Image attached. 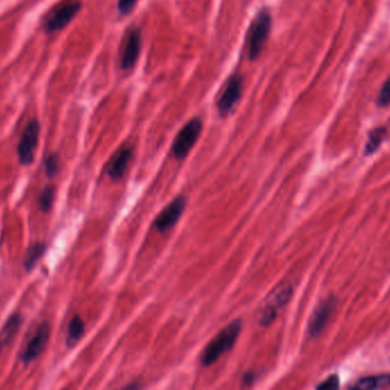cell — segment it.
<instances>
[{
    "mask_svg": "<svg viewBox=\"0 0 390 390\" xmlns=\"http://www.w3.org/2000/svg\"><path fill=\"white\" fill-rule=\"evenodd\" d=\"M242 330V323L237 320L230 323L226 328L221 330L215 338L210 341L203 351L201 362L203 365L210 366L221 358L225 353L232 349L237 342L239 335Z\"/></svg>",
    "mask_w": 390,
    "mask_h": 390,
    "instance_id": "cell-1",
    "label": "cell"
},
{
    "mask_svg": "<svg viewBox=\"0 0 390 390\" xmlns=\"http://www.w3.org/2000/svg\"><path fill=\"white\" fill-rule=\"evenodd\" d=\"M293 289L290 283L283 282L277 284L265 299L261 308L259 323L261 326H268L277 319V314L289 302Z\"/></svg>",
    "mask_w": 390,
    "mask_h": 390,
    "instance_id": "cell-2",
    "label": "cell"
},
{
    "mask_svg": "<svg viewBox=\"0 0 390 390\" xmlns=\"http://www.w3.org/2000/svg\"><path fill=\"white\" fill-rule=\"evenodd\" d=\"M270 27H272V18H270V11L264 8L258 13V15L256 16L250 27L249 36H248V54L250 60L258 57L265 43L267 41Z\"/></svg>",
    "mask_w": 390,
    "mask_h": 390,
    "instance_id": "cell-3",
    "label": "cell"
},
{
    "mask_svg": "<svg viewBox=\"0 0 390 390\" xmlns=\"http://www.w3.org/2000/svg\"><path fill=\"white\" fill-rule=\"evenodd\" d=\"M202 132V121L200 119H192L181 128L179 135L172 144V155L176 160H183L188 157L190 151L197 143Z\"/></svg>",
    "mask_w": 390,
    "mask_h": 390,
    "instance_id": "cell-4",
    "label": "cell"
},
{
    "mask_svg": "<svg viewBox=\"0 0 390 390\" xmlns=\"http://www.w3.org/2000/svg\"><path fill=\"white\" fill-rule=\"evenodd\" d=\"M41 137V123L37 119H31L25 127L18 145L19 161L23 166H29L34 162V153L37 151Z\"/></svg>",
    "mask_w": 390,
    "mask_h": 390,
    "instance_id": "cell-5",
    "label": "cell"
},
{
    "mask_svg": "<svg viewBox=\"0 0 390 390\" xmlns=\"http://www.w3.org/2000/svg\"><path fill=\"white\" fill-rule=\"evenodd\" d=\"M81 7V4L79 0H65L54 7L45 22V29L47 32H56L65 28L79 13Z\"/></svg>",
    "mask_w": 390,
    "mask_h": 390,
    "instance_id": "cell-6",
    "label": "cell"
},
{
    "mask_svg": "<svg viewBox=\"0 0 390 390\" xmlns=\"http://www.w3.org/2000/svg\"><path fill=\"white\" fill-rule=\"evenodd\" d=\"M243 79L240 74H234L226 83L221 97L217 102V108L221 116H228L233 110L242 94Z\"/></svg>",
    "mask_w": 390,
    "mask_h": 390,
    "instance_id": "cell-7",
    "label": "cell"
},
{
    "mask_svg": "<svg viewBox=\"0 0 390 390\" xmlns=\"http://www.w3.org/2000/svg\"><path fill=\"white\" fill-rule=\"evenodd\" d=\"M335 307H337V300L335 297L326 298L317 306L310 317L309 326H308L310 337L316 338L324 331L326 324L329 323L330 319L335 313Z\"/></svg>",
    "mask_w": 390,
    "mask_h": 390,
    "instance_id": "cell-8",
    "label": "cell"
},
{
    "mask_svg": "<svg viewBox=\"0 0 390 390\" xmlns=\"http://www.w3.org/2000/svg\"><path fill=\"white\" fill-rule=\"evenodd\" d=\"M50 326L47 322L41 323L38 326L37 331L34 332V337L29 341L27 347L22 353V362L25 364H30L32 361L39 357L43 349L46 347L48 339H50Z\"/></svg>",
    "mask_w": 390,
    "mask_h": 390,
    "instance_id": "cell-9",
    "label": "cell"
},
{
    "mask_svg": "<svg viewBox=\"0 0 390 390\" xmlns=\"http://www.w3.org/2000/svg\"><path fill=\"white\" fill-rule=\"evenodd\" d=\"M186 208L185 197H176L175 200L170 202L168 206L160 212L157 219L154 221V228L161 233L174 228L177 221L181 218V214Z\"/></svg>",
    "mask_w": 390,
    "mask_h": 390,
    "instance_id": "cell-10",
    "label": "cell"
},
{
    "mask_svg": "<svg viewBox=\"0 0 390 390\" xmlns=\"http://www.w3.org/2000/svg\"><path fill=\"white\" fill-rule=\"evenodd\" d=\"M141 37L139 29H132L123 41L121 68L130 70L135 65L141 52Z\"/></svg>",
    "mask_w": 390,
    "mask_h": 390,
    "instance_id": "cell-11",
    "label": "cell"
},
{
    "mask_svg": "<svg viewBox=\"0 0 390 390\" xmlns=\"http://www.w3.org/2000/svg\"><path fill=\"white\" fill-rule=\"evenodd\" d=\"M132 148L130 146H123L114 154L108 165V175L113 181H119L125 175L128 165L132 160Z\"/></svg>",
    "mask_w": 390,
    "mask_h": 390,
    "instance_id": "cell-12",
    "label": "cell"
},
{
    "mask_svg": "<svg viewBox=\"0 0 390 390\" xmlns=\"http://www.w3.org/2000/svg\"><path fill=\"white\" fill-rule=\"evenodd\" d=\"M22 319L21 314L14 313L12 316L4 324L3 329L0 330V354L14 340L18 332L21 328Z\"/></svg>",
    "mask_w": 390,
    "mask_h": 390,
    "instance_id": "cell-13",
    "label": "cell"
},
{
    "mask_svg": "<svg viewBox=\"0 0 390 390\" xmlns=\"http://www.w3.org/2000/svg\"><path fill=\"white\" fill-rule=\"evenodd\" d=\"M46 250L47 246L43 242L34 243L32 246H29L25 256V270L30 272V270H34V266L43 258Z\"/></svg>",
    "mask_w": 390,
    "mask_h": 390,
    "instance_id": "cell-14",
    "label": "cell"
},
{
    "mask_svg": "<svg viewBox=\"0 0 390 390\" xmlns=\"http://www.w3.org/2000/svg\"><path fill=\"white\" fill-rule=\"evenodd\" d=\"M387 136L388 130L384 127H378V128L372 130L370 132L369 137H368V141H366L365 144L366 155H370V154L377 152L378 148H380L381 144L384 143V139H387Z\"/></svg>",
    "mask_w": 390,
    "mask_h": 390,
    "instance_id": "cell-15",
    "label": "cell"
},
{
    "mask_svg": "<svg viewBox=\"0 0 390 390\" xmlns=\"http://www.w3.org/2000/svg\"><path fill=\"white\" fill-rule=\"evenodd\" d=\"M85 333V323L79 316H74L69 324L68 339L67 344L69 347H72L77 344L78 341L83 338Z\"/></svg>",
    "mask_w": 390,
    "mask_h": 390,
    "instance_id": "cell-16",
    "label": "cell"
},
{
    "mask_svg": "<svg viewBox=\"0 0 390 390\" xmlns=\"http://www.w3.org/2000/svg\"><path fill=\"white\" fill-rule=\"evenodd\" d=\"M382 379L381 377H365L357 381L348 390H375L380 386Z\"/></svg>",
    "mask_w": 390,
    "mask_h": 390,
    "instance_id": "cell-17",
    "label": "cell"
},
{
    "mask_svg": "<svg viewBox=\"0 0 390 390\" xmlns=\"http://www.w3.org/2000/svg\"><path fill=\"white\" fill-rule=\"evenodd\" d=\"M43 166H45V172H46L48 179H53L57 175L60 169V157L56 153H50L43 160Z\"/></svg>",
    "mask_w": 390,
    "mask_h": 390,
    "instance_id": "cell-18",
    "label": "cell"
},
{
    "mask_svg": "<svg viewBox=\"0 0 390 390\" xmlns=\"http://www.w3.org/2000/svg\"><path fill=\"white\" fill-rule=\"evenodd\" d=\"M54 188L52 186L43 188L41 192V197H39V206L43 212L50 211L52 208L53 202H54Z\"/></svg>",
    "mask_w": 390,
    "mask_h": 390,
    "instance_id": "cell-19",
    "label": "cell"
},
{
    "mask_svg": "<svg viewBox=\"0 0 390 390\" xmlns=\"http://www.w3.org/2000/svg\"><path fill=\"white\" fill-rule=\"evenodd\" d=\"M377 103L380 108H384V106H388L390 104V76L381 87Z\"/></svg>",
    "mask_w": 390,
    "mask_h": 390,
    "instance_id": "cell-20",
    "label": "cell"
},
{
    "mask_svg": "<svg viewBox=\"0 0 390 390\" xmlns=\"http://www.w3.org/2000/svg\"><path fill=\"white\" fill-rule=\"evenodd\" d=\"M339 388H340V380H339L338 375H332L329 378L322 381L317 386L316 390H339Z\"/></svg>",
    "mask_w": 390,
    "mask_h": 390,
    "instance_id": "cell-21",
    "label": "cell"
},
{
    "mask_svg": "<svg viewBox=\"0 0 390 390\" xmlns=\"http://www.w3.org/2000/svg\"><path fill=\"white\" fill-rule=\"evenodd\" d=\"M136 3H137V0H119V3H118L119 12L121 14H125V15L130 14L134 6H135Z\"/></svg>",
    "mask_w": 390,
    "mask_h": 390,
    "instance_id": "cell-22",
    "label": "cell"
},
{
    "mask_svg": "<svg viewBox=\"0 0 390 390\" xmlns=\"http://www.w3.org/2000/svg\"><path fill=\"white\" fill-rule=\"evenodd\" d=\"M123 390H139V384H130L127 386L126 388H123Z\"/></svg>",
    "mask_w": 390,
    "mask_h": 390,
    "instance_id": "cell-23",
    "label": "cell"
}]
</instances>
